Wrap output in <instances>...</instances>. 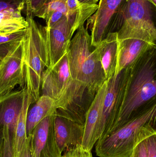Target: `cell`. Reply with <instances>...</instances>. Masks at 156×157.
Instances as JSON below:
<instances>
[{
	"label": "cell",
	"instance_id": "cell-1",
	"mask_svg": "<svg viewBox=\"0 0 156 157\" xmlns=\"http://www.w3.org/2000/svg\"><path fill=\"white\" fill-rule=\"evenodd\" d=\"M156 49L148 52L129 68L121 109L108 134L120 128L144 107L155 101Z\"/></svg>",
	"mask_w": 156,
	"mask_h": 157
},
{
	"label": "cell",
	"instance_id": "cell-2",
	"mask_svg": "<svg viewBox=\"0 0 156 157\" xmlns=\"http://www.w3.org/2000/svg\"><path fill=\"white\" fill-rule=\"evenodd\" d=\"M155 101L144 107L127 122L99 138L95 144L99 157H129L139 143L156 135Z\"/></svg>",
	"mask_w": 156,
	"mask_h": 157
},
{
	"label": "cell",
	"instance_id": "cell-3",
	"mask_svg": "<svg viewBox=\"0 0 156 157\" xmlns=\"http://www.w3.org/2000/svg\"><path fill=\"white\" fill-rule=\"evenodd\" d=\"M77 30L67 51L71 75L74 80L86 85L91 94L95 96L106 78L95 51L92 50L88 29L82 25Z\"/></svg>",
	"mask_w": 156,
	"mask_h": 157
},
{
	"label": "cell",
	"instance_id": "cell-4",
	"mask_svg": "<svg viewBox=\"0 0 156 157\" xmlns=\"http://www.w3.org/2000/svg\"><path fill=\"white\" fill-rule=\"evenodd\" d=\"M26 19L27 26L23 40L25 87L34 103L40 96L41 80L46 67L45 26L38 23L31 15H27Z\"/></svg>",
	"mask_w": 156,
	"mask_h": 157
},
{
	"label": "cell",
	"instance_id": "cell-5",
	"mask_svg": "<svg viewBox=\"0 0 156 157\" xmlns=\"http://www.w3.org/2000/svg\"><path fill=\"white\" fill-rule=\"evenodd\" d=\"M151 4V0H125L123 23L117 31L118 39L136 36L156 42Z\"/></svg>",
	"mask_w": 156,
	"mask_h": 157
},
{
	"label": "cell",
	"instance_id": "cell-6",
	"mask_svg": "<svg viewBox=\"0 0 156 157\" xmlns=\"http://www.w3.org/2000/svg\"><path fill=\"white\" fill-rule=\"evenodd\" d=\"M128 71L129 68L123 70L107 80L108 87L98 126L99 138L109 133L116 122L122 103Z\"/></svg>",
	"mask_w": 156,
	"mask_h": 157
},
{
	"label": "cell",
	"instance_id": "cell-7",
	"mask_svg": "<svg viewBox=\"0 0 156 157\" xmlns=\"http://www.w3.org/2000/svg\"><path fill=\"white\" fill-rule=\"evenodd\" d=\"M23 40L0 60V96L13 91L18 85L25 87Z\"/></svg>",
	"mask_w": 156,
	"mask_h": 157
},
{
	"label": "cell",
	"instance_id": "cell-8",
	"mask_svg": "<svg viewBox=\"0 0 156 157\" xmlns=\"http://www.w3.org/2000/svg\"><path fill=\"white\" fill-rule=\"evenodd\" d=\"M74 33L72 27L66 16L51 27L45 26L46 68L55 65L67 53Z\"/></svg>",
	"mask_w": 156,
	"mask_h": 157
},
{
	"label": "cell",
	"instance_id": "cell-9",
	"mask_svg": "<svg viewBox=\"0 0 156 157\" xmlns=\"http://www.w3.org/2000/svg\"><path fill=\"white\" fill-rule=\"evenodd\" d=\"M124 0H100L97 11L87 20L91 32V45L96 47L110 33L112 20Z\"/></svg>",
	"mask_w": 156,
	"mask_h": 157
},
{
	"label": "cell",
	"instance_id": "cell-10",
	"mask_svg": "<svg viewBox=\"0 0 156 157\" xmlns=\"http://www.w3.org/2000/svg\"><path fill=\"white\" fill-rule=\"evenodd\" d=\"M118 39L119 47L115 74L132 67L147 52L156 48V42L144 38L129 36Z\"/></svg>",
	"mask_w": 156,
	"mask_h": 157
},
{
	"label": "cell",
	"instance_id": "cell-11",
	"mask_svg": "<svg viewBox=\"0 0 156 157\" xmlns=\"http://www.w3.org/2000/svg\"><path fill=\"white\" fill-rule=\"evenodd\" d=\"M30 135L32 157H62L55 139L52 115L41 121Z\"/></svg>",
	"mask_w": 156,
	"mask_h": 157
},
{
	"label": "cell",
	"instance_id": "cell-12",
	"mask_svg": "<svg viewBox=\"0 0 156 157\" xmlns=\"http://www.w3.org/2000/svg\"><path fill=\"white\" fill-rule=\"evenodd\" d=\"M52 125L56 143L61 154L68 148L81 145L84 124L66 118L56 110L52 115Z\"/></svg>",
	"mask_w": 156,
	"mask_h": 157
},
{
	"label": "cell",
	"instance_id": "cell-13",
	"mask_svg": "<svg viewBox=\"0 0 156 157\" xmlns=\"http://www.w3.org/2000/svg\"><path fill=\"white\" fill-rule=\"evenodd\" d=\"M107 87L108 81L106 80L95 94L86 113L81 145L88 151H91L99 138L98 126Z\"/></svg>",
	"mask_w": 156,
	"mask_h": 157
},
{
	"label": "cell",
	"instance_id": "cell-14",
	"mask_svg": "<svg viewBox=\"0 0 156 157\" xmlns=\"http://www.w3.org/2000/svg\"><path fill=\"white\" fill-rule=\"evenodd\" d=\"M25 91L24 87L0 96V132L6 129L13 134Z\"/></svg>",
	"mask_w": 156,
	"mask_h": 157
},
{
	"label": "cell",
	"instance_id": "cell-15",
	"mask_svg": "<svg viewBox=\"0 0 156 157\" xmlns=\"http://www.w3.org/2000/svg\"><path fill=\"white\" fill-rule=\"evenodd\" d=\"M118 47L117 32H111L94 49L101 64L106 80L111 78L116 72Z\"/></svg>",
	"mask_w": 156,
	"mask_h": 157
},
{
	"label": "cell",
	"instance_id": "cell-16",
	"mask_svg": "<svg viewBox=\"0 0 156 157\" xmlns=\"http://www.w3.org/2000/svg\"><path fill=\"white\" fill-rule=\"evenodd\" d=\"M99 0H67V17L73 32L84 25L98 8Z\"/></svg>",
	"mask_w": 156,
	"mask_h": 157
},
{
	"label": "cell",
	"instance_id": "cell-17",
	"mask_svg": "<svg viewBox=\"0 0 156 157\" xmlns=\"http://www.w3.org/2000/svg\"><path fill=\"white\" fill-rule=\"evenodd\" d=\"M27 117L26 133L27 136L32 133L36 126L47 116L53 115L56 110L55 101L50 97L42 95L35 102Z\"/></svg>",
	"mask_w": 156,
	"mask_h": 157
},
{
	"label": "cell",
	"instance_id": "cell-18",
	"mask_svg": "<svg viewBox=\"0 0 156 157\" xmlns=\"http://www.w3.org/2000/svg\"><path fill=\"white\" fill-rule=\"evenodd\" d=\"M33 101L26 89L24 102L13 135V157H19L25 142L27 139V117L30 105Z\"/></svg>",
	"mask_w": 156,
	"mask_h": 157
},
{
	"label": "cell",
	"instance_id": "cell-19",
	"mask_svg": "<svg viewBox=\"0 0 156 157\" xmlns=\"http://www.w3.org/2000/svg\"><path fill=\"white\" fill-rule=\"evenodd\" d=\"M27 26V21L22 16L21 12L14 10L0 12V34L25 29Z\"/></svg>",
	"mask_w": 156,
	"mask_h": 157
},
{
	"label": "cell",
	"instance_id": "cell-20",
	"mask_svg": "<svg viewBox=\"0 0 156 157\" xmlns=\"http://www.w3.org/2000/svg\"><path fill=\"white\" fill-rule=\"evenodd\" d=\"M25 29L7 34H0V60L16 45L22 41Z\"/></svg>",
	"mask_w": 156,
	"mask_h": 157
},
{
	"label": "cell",
	"instance_id": "cell-21",
	"mask_svg": "<svg viewBox=\"0 0 156 157\" xmlns=\"http://www.w3.org/2000/svg\"><path fill=\"white\" fill-rule=\"evenodd\" d=\"M67 0H46L42 7L34 14V16L38 17L45 20L54 12H62L67 17Z\"/></svg>",
	"mask_w": 156,
	"mask_h": 157
},
{
	"label": "cell",
	"instance_id": "cell-22",
	"mask_svg": "<svg viewBox=\"0 0 156 157\" xmlns=\"http://www.w3.org/2000/svg\"><path fill=\"white\" fill-rule=\"evenodd\" d=\"M2 132L3 141L0 157H13L12 144L13 134L8 130H3Z\"/></svg>",
	"mask_w": 156,
	"mask_h": 157
},
{
	"label": "cell",
	"instance_id": "cell-23",
	"mask_svg": "<svg viewBox=\"0 0 156 157\" xmlns=\"http://www.w3.org/2000/svg\"><path fill=\"white\" fill-rule=\"evenodd\" d=\"M25 4V0H0V12L14 10L21 12Z\"/></svg>",
	"mask_w": 156,
	"mask_h": 157
},
{
	"label": "cell",
	"instance_id": "cell-24",
	"mask_svg": "<svg viewBox=\"0 0 156 157\" xmlns=\"http://www.w3.org/2000/svg\"><path fill=\"white\" fill-rule=\"evenodd\" d=\"M62 157H93L91 151L85 150L81 144L67 149Z\"/></svg>",
	"mask_w": 156,
	"mask_h": 157
},
{
	"label": "cell",
	"instance_id": "cell-25",
	"mask_svg": "<svg viewBox=\"0 0 156 157\" xmlns=\"http://www.w3.org/2000/svg\"><path fill=\"white\" fill-rule=\"evenodd\" d=\"M46 0H25L27 15H31L34 16L44 5Z\"/></svg>",
	"mask_w": 156,
	"mask_h": 157
},
{
	"label": "cell",
	"instance_id": "cell-26",
	"mask_svg": "<svg viewBox=\"0 0 156 157\" xmlns=\"http://www.w3.org/2000/svg\"><path fill=\"white\" fill-rule=\"evenodd\" d=\"M144 143L147 157H156V135L147 137Z\"/></svg>",
	"mask_w": 156,
	"mask_h": 157
},
{
	"label": "cell",
	"instance_id": "cell-27",
	"mask_svg": "<svg viewBox=\"0 0 156 157\" xmlns=\"http://www.w3.org/2000/svg\"><path fill=\"white\" fill-rule=\"evenodd\" d=\"M129 157H147L144 140L137 145Z\"/></svg>",
	"mask_w": 156,
	"mask_h": 157
},
{
	"label": "cell",
	"instance_id": "cell-28",
	"mask_svg": "<svg viewBox=\"0 0 156 157\" xmlns=\"http://www.w3.org/2000/svg\"><path fill=\"white\" fill-rule=\"evenodd\" d=\"M19 157H32L31 145V136H27L21 150Z\"/></svg>",
	"mask_w": 156,
	"mask_h": 157
},
{
	"label": "cell",
	"instance_id": "cell-29",
	"mask_svg": "<svg viewBox=\"0 0 156 157\" xmlns=\"http://www.w3.org/2000/svg\"><path fill=\"white\" fill-rule=\"evenodd\" d=\"M3 141V136L2 132H0V157H1L2 148Z\"/></svg>",
	"mask_w": 156,
	"mask_h": 157
},
{
	"label": "cell",
	"instance_id": "cell-30",
	"mask_svg": "<svg viewBox=\"0 0 156 157\" xmlns=\"http://www.w3.org/2000/svg\"><path fill=\"white\" fill-rule=\"evenodd\" d=\"M152 1V4L154 6H156V0H151Z\"/></svg>",
	"mask_w": 156,
	"mask_h": 157
}]
</instances>
